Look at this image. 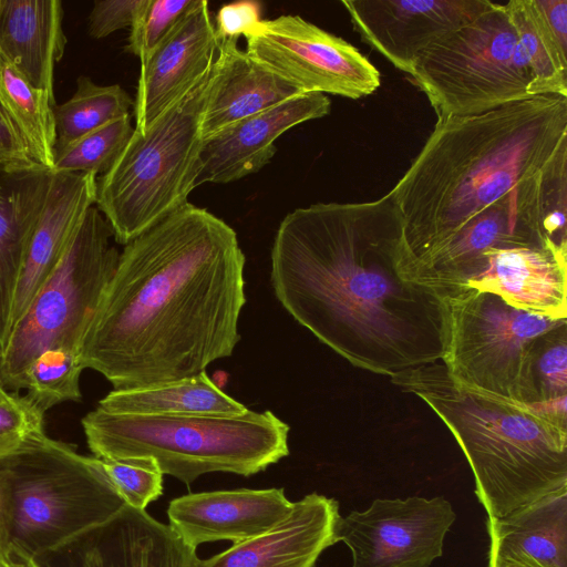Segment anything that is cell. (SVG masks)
I'll return each instance as SVG.
<instances>
[{
	"instance_id": "cell-14",
	"label": "cell",
	"mask_w": 567,
	"mask_h": 567,
	"mask_svg": "<svg viewBox=\"0 0 567 567\" xmlns=\"http://www.w3.org/2000/svg\"><path fill=\"white\" fill-rule=\"evenodd\" d=\"M196 549L145 511L115 516L41 557L42 567H194Z\"/></svg>"
},
{
	"instance_id": "cell-26",
	"label": "cell",
	"mask_w": 567,
	"mask_h": 567,
	"mask_svg": "<svg viewBox=\"0 0 567 567\" xmlns=\"http://www.w3.org/2000/svg\"><path fill=\"white\" fill-rule=\"evenodd\" d=\"M97 408L112 413L231 416L248 409L223 392L206 374L138 389L113 390Z\"/></svg>"
},
{
	"instance_id": "cell-21",
	"label": "cell",
	"mask_w": 567,
	"mask_h": 567,
	"mask_svg": "<svg viewBox=\"0 0 567 567\" xmlns=\"http://www.w3.org/2000/svg\"><path fill=\"white\" fill-rule=\"evenodd\" d=\"M53 173L33 162L0 164V355L29 239L44 208Z\"/></svg>"
},
{
	"instance_id": "cell-34",
	"label": "cell",
	"mask_w": 567,
	"mask_h": 567,
	"mask_svg": "<svg viewBox=\"0 0 567 567\" xmlns=\"http://www.w3.org/2000/svg\"><path fill=\"white\" fill-rule=\"evenodd\" d=\"M44 431V414L27 398L11 392L0 401V460Z\"/></svg>"
},
{
	"instance_id": "cell-7",
	"label": "cell",
	"mask_w": 567,
	"mask_h": 567,
	"mask_svg": "<svg viewBox=\"0 0 567 567\" xmlns=\"http://www.w3.org/2000/svg\"><path fill=\"white\" fill-rule=\"evenodd\" d=\"M12 492V545L39 559L115 516L125 501L101 460L40 432L0 460Z\"/></svg>"
},
{
	"instance_id": "cell-8",
	"label": "cell",
	"mask_w": 567,
	"mask_h": 567,
	"mask_svg": "<svg viewBox=\"0 0 567 567\" xmlns=\"http://www.w3.org/2000/svg\"><path fill=\"white\" fill-rule=\"evenodd\" d=\"M437 118L471 116L533 97L532 72L505 4L425 49L409 73Z\"/></svg>"
},
{
	"instance_id": "cell-18",
	"label": "cell",
	"mask_w": 567,
	"mask_h": 567,
	"mask_svg": "<svg viewBox=\"0 0 567 567\" xmlns=\"http://www.w3.org/2000/svg\"><path fill=\"white\" fill-rule=\"evenodd\" d=\"M340 517L336 499L306 495L268 532L210 558H197L194 567H315L321 553L336 544Z\"/></svg>"
},
{
	"instance_id": "cell-32",
	"label": "cell",
	"mask_w": 567,
	"mask_h": 567,
	"mask_svg": "<svg viewBox=\"0 0 567 567\" xmlns=\"http://www.w3.org/2000/svg\"><path fill=\"white\" fill-rule=\"evenodd\" d=\"M197 0H143L125 50L141 62L158 47Z\"/></svg>"
},
{
	"instance_id": "cell-12",
	"label": "cell",
	"mask_w": 567,
	"mask_h": 567,
	"mask_svg": "<svg viewBox=\"0 0 567 567\" xmlns=\"http://www.w3.org/2000/svg\"><path fill=\"white\" fill-rule=\"evenodd\" d=\"M455 518L442 496L377 498L365 511L339 518L336 543L349 547L352 567H430L442 556Z\"/></svg>"
},
{
	"instance_id": "cell-5",
	"label": "cell",
	"mask_w": 567,
	"mask_h": 567,
	"mask_svg": "<svg viewBox=\"0 0 567 567\" xmlns=\"http://www.w3.org/2000/svg\"><path fill=\"white\" fill-rule=\"evenodd\" d=\"M81 423L95 457H152L163 474L187 485L212 472L250 476L289 454V425L271 411L155 415L96 408Z\"/></svg>"
},
{
	"instance_id": "cell-40",
	"label": "cell",
	"mask_w": 567,
	"mask_h": 567,
	"mask_svg": "<svg viewBox=\"0 0 567 567\" xmlns=\"http://www.w3.org/2000/svg\"><path fill=\"white\" fill-rule=\"evenodd\" d=\"M10 391H8L4 385L2 384V382L0 381V401L4 400L6 398H8L10 395Z\"/></svg>"
},
{
	"instance_id": "cell-27",
	"label": "cell",
	"mask_w": 567,
	"mask_h": 567,
	"mask_svg": "<svg viewBox=\"0 0 567 567\" xmlns=\"http://www.w3.org/2000/svg\"><path fill=\"white\" fill-rule=\"evenodd\" d=\"M0 103L21 134L31 158L53 169L56 133L55 106L0 51Z\"/></svg>"
},
{
	"instance_id": "cell-15",
	"label": "cell",
	"mask_w": 567,
	"mask_h": 567,
	"mask_svg": "<svg viewBox=\"0 0 567 567\" xmlns=\"http://www.w3.org/2000/svg\"><path fill=\"white\" fill-rule=\"evenodd\" d=\"M219 47L209 4L197 0L158 47L141 62L134 130L145 131L210 70Z\"/></svg>"
},
{
	"instance_id": "cell-1",
	"label": "cell",
	"mask_w": 567,
	"mask_h": 567,
	"mask_svg": "<svg viewBox=\"0 0 567 567\" xmlns=\"http://www.w3.org/2000/svg\"><path fill=\"white\" fill-rule=\"evenodd\" d=\"M282 307L352 365L390 378L443 360L442 295L402 269V225L389 195L318 203L286 215L271 248Z\"/></svg>"
},
{
	"instance_id": "cell-25",
	"label": "cell",
	"mask_w": 567,
	"mask_h": 567,
	"mask_svg": "<svg viewBox=\"0 0 567 567\" xmlns=\"http://www.w3.org/2000/svg\"><path fill=\"white\" fill-rule=\"evenodd\" d=\"M529 65L533 96L567 97V0L505 3Z\"/></svg>"
},
{
	"instance_id": "cell-20",
	"label": "cell",
	"mask_w": 567,
	"mask_h": 567,
	"mask_svg": "<svg viewBox=\"0 0 567 567\" xmlns=\"http://www.w3.org/2000/svg\"><path fill=\"white\" fill-rule=\"evenodd\" d=\"M464 287L495 293L508 305L528 312L567 319V250L556 247L488 249L480 270Z\"/></svg>"
},
{
	"instance_id": "cell-28",
	"label": "cell",
	"mask_w": 567,
	"mask_h": 567,
	"mask_svg": "<svg viewBox=\"0 0 567 567\" xmlns=\"http://www.w3.org/2000/svg\"><path fill=\"white\" fill-rule=\"evenodd\" d=\"M134 101L118 84L99 85L89 76L76 80L74 94L53 107L55 147L65 146L82 136L128 115Z\"/></svg>"
},
{
	"instance_id": "cell-16",
	"label": "cell",
	"mask_w": 567,
	"mask_h": 567,
	"mask_svg": "<svg viewBox=\"0 0 567 567\" xmlns=\"http://www.w3.org/2000/svg\"><path fill=\"white\" fill-rule=\"evenodd\" d=\"M330 110L324 94L301 93L203 140L196 187L235 182L260 171L274 157L279 136Z\"/></svg>"
},
{
	"instance_id": "cell-23",
	"label": "cell",
	"mask_w": 567,
	"mask_h": 567,
	"mask_svg": "<svg viewBox=\"0 0 567 567\" xmlns=\"http://www.w3.org/2000/svg\"><path fill=\"white\" fill-rule=\"evenodd\" d=\"M488 567H567V489L487 518Z\"/></svg>"
},
{
	"instance_id": "cell-30",
	"label": "cell",
	"mask_w": 567,
	"mask_h": 567,
	"mask_svg": "<svg viewBox=\"0 0 567 567\" xmlns=\"http://www.w3.org/2000/svg\"><path fill=\"white\" fill-rule=\"evenodd\" d=\"M134 127L125 115L62 147L54 148L52 173H106L126 145Z\"/></svg>"
},
{
	"instance_id": "cell-37",
	"label": "cell",
	"mask_w": 567,
	"mask_h": 567,
	"mask_svg": "<svg viewBox=\"0 0 567 567\" xmlns=\"http://www.w3.org/2000/svg\"><path fill=\"white\" fill-rule=\"evenodd\" d=\"M33 162L21 134L0 103V164Z\"/></svg>"
},
{
	"instance_id": "cell-31",
	"label": "cell",
	"mask_w": 567,
	"mask_h": 567,
	"mask_svg": "<svg viewBox=\"0 0 567 567\" xmlns=\"http://www.w3.org/2000/svg\"><path fill=\"white\" fill-rule=\"evenodd\" d=\"M530 374L534 403L567 395V323L536 339Z\"/></svg>"
},
{
	"instance_id": "cell-9",
	"label": "cell",
	"mask_w": 567,
	"mask_h": 567,
	"mask_svg": "<svg viewBox=\"0 0 567 567\" xmlns=\"http://www.w3.org/2000/svg\"><path fill=\"white\" fill-rule=\"evenodd\" d=\"M112 237L107 220L91 206L0 355V381L8 391L23 390L24 373L40 352L64 347L79 353L118 262L121 252L111 244Z\"/></svg>"
},
{
	"instance_id": "cell-6",
	"label": "cell",
	"mask_w": 567,
	"mask_h": 567,
	"mask_svg": "<svg viewBox=\"0 0 567 567\" xmlns=\"http://www.w3.org/2000/svg\"><path fill=\"white\" fill-rule=\"evenodd\" d=\"M207 74L145 131L134 130L112 167L96 181V208L114 239L128 244L188 204L203 145Z\"/></svg>"
},
{
	"instance_id": "cell-39",
	"label": "cell",
	"mask_w": 567,
	"mask_h": 567,
	"mask_svg": "<svg viewBox=\"0 0 567 567\" xmlns=\"http://www.w3.org/2000/svg\"><path fill=\"white\" fill-rule=\"evenodd\" d=\"M0 567H42L34 557L11 545L0 557Z\"/></svg>"
},
{
	"instance_id": "cell-35",
	"label": "cell",
	"mask_w": 567,
	"mask_h": 567,
	"mask_svg": "<svg viewBox=\"0 0 567 567\" xmlns=\"http://www.w3.org/2000/svg\"><path fill=\"white\" fill-rule=\"evenodd\" d=\"M143 0H96L89 14V35L102 39L131 28Z\"/></svg>"
},
{
	"instance_id": "cell-24",
	"label": "cell",
	"mask_w": 567,
	"mask_h": 567,
	"mask_svg": "<svg viewBox=\"0 0 567 567\" xmlns=\"http://www.w3.org/2000/svg\"><path fill=\"white\" fill-rule=\"evenodd\" d=\"M59 0H0V51L54 105V68L66 45Z\"/></svg>"
},
{
	"instance_id": "cell-33",
	"label": "cell",
	"mask_w": 567,
	"mask_h": 567,
	"mask_svg": "<svg viewBox=\"0 0 567 567\" xmlns=\"http://www.w3.org/2000/svg\"><path fill=\"white\" fill-rule=\"evenodd\" d=\"M101 460L102 466L125 503L145 511L163 493V473L152 457Z\"/></svg>"
},
{
	"instance_id": "cell-41",
	"label": "cell",
	"mask_w": 567,
	"mask_h": 567,
	"mask_svg": "<svg viewBox=\"0 0 567 567\" xmlns=\"http://www.w3.org/2000/svg\"><path fill=\"white\" fill-rule=\"evenodd\" d=\"M499 567H522V566H516V565H505V566H499Z\"/></svg>"
},
{
	"instance_id": "cell-3",
	"label": "cell",
	"mask_w": 567,
	"mask_h": 567,
	"mask_svg": "<svg viewBox=\"0 0 567 567\" xmlns=\"http://www.w3.org/2000/svg\"><path fill=\"white\" fill-rule=\"evenodd\" d=\"M389 195L402 225L404 275L493 210L567 249V97L539 95L437 118Z\"/></svg>"
},
{
	"instance_id": "cell-36",
	"label": "cell",
	"mask_w": 567,
	"mask_h": 567,
	"mask_svg": "<svg viewBox=\"0 0 567 567\" xmlns=\"http://www.w3.org/2000/svg\"><path fill=\"white\" fill-rule=\"evenodd\" d=\"M261 3L258 1H238L224 4L216 16L217 38L238 39L252 30L261 21Z\"/></svg>"
},
{
	"instance_id": "cell-22",
	"label": "cell",
	"mask_w": 567,
	"mask_h": 567,
	"mask_svg": "<svg viewBox=\"0 0 567 567\" xmlns=\"http://www.w3.org/2000/svg\"><path fill=\"white\" fill-rule=\"evenodd\" d=\"M237 42L238 39L219 41L203 113V140L301 94L240 50Z\"/></svg>"
},
{
	"instance_id": "cell-10",
	"label": "cell",
	"mask_w": 567,
	"mask_h": 567,
	"mask_svg": "<svg viewBox=\"0 0 567 567\" xmlns=\"http://www.w3.org/2000/svg\"><path fill=\"white\" fill-rule=\"evenodd\" d=\"M442 298L449 323L442 363L451 379L472 389L534 403V343L567 319L528 312L495 293L471 287L445 292Z\"/></svg>"
},
{
	"instance_id": "cell-11",
	"label": "cell",
	"mask_w": 567,
	"mask_h": 567,
	"mask_svg": "<svg viewBox=\"0 0 567 567\" xmlns=\"http://www.w3.org/2000/svg\"><path fill=\"white\" fill-rule=\"evenodd\" d=\"M244 37L255 61L301 93L357 100L381 84L378 69L354 45L300 16L262 19Z\"/></svg>"
},
{
	"instance_id": "cell-29",
	"label": "cell",
	"mask_w": 567,
	"mask_h": 567,
	"mask_svg": "<svg viewBox=\"0 0 567 567\" xmlns=\"http://www.w3.org/2000/svg\"><path fill=\"white\" fill-rule=\"evenodd\" d=\"M79 353L64 347L40 352L28 367L23 390L43 414L65 401H80V377L83 371Z\"/></svg>"
},
{
	"instance_id": "cell-19",
	"label": "cell",
	"mask_w": 567,
	"mask_h": 567,
	"mask_svg": "<svg viewBox=\"0 0 567 567\" xmlns=\"http://www.w3.org/2000/svg\"><path fill=\"white\" fill-rule=\"evenodd\" d=\"M97 177L92 173H53L41 216L29 239L11 310V332L49 278L95 204Z\"/></svg>"
},
{
	"instance_id": "cell-17",
	"label": "cell",
	"mask_w": 567,
	"mask_h": 567,
	"mask_svg": "<svg viewBox=\"0 0 567 567\" xmlns=\"http://www.w3.org/2000/svg\"><path fill=\"white\" fill-rule=\"evenodd\" d=\"M293 507L284 488L190 493L167 508L169 527L193 548L208 542L241 543L261 535Z\"/></svg>"
},
{
	"instance_id": "cell-4",
	"label": "cell",
	"mask_w": 567,
	"mask_h": 567,
	"mask_svg": "<svg viewBox=\"0 0 567 567\" xmlns=\"http://www.w3.org/2000/svg\"><path fill=\"white\" fill-rule=\"evenodd\" d=\"M390 379L447 425L472 468L487 518L567 489V421L456 383L439 361Z\"/></svg>"
},
{
	"instance_id": "cell-2",
	"label": "cell",
	"mask_w": 567,
	"mask_h": 567,
	"mask_svg": "<svg viewBox=\"0 0 567 567\" xmlns=\"http://www.w3.org/2000/svg\"><path fill=\"white\" fill-rule=\"evenodd\" d=\"M236 231L186 204L125 245L79 349L113 390L168 383L230 357L246 303Z\"/></svg>"
},
{
	"instance_id": "cell-13",
	"label": "cell",
	"mask_w": 567,
	"mask_h": 567,
	"mask_svg": "<svg viewBox=\"0 0 567 567\" xmlns=\"http://www.w3.org/2000/svg\"><path fill=\"white\" fill-rule=\"evenodd\" d=\"M355 32L402 72L429 47L475 20L489 0H346Z\"/></svg>"
},
{
	"instance_id": "cell-38",
	"label": "cell",
	"mask_w": 567,
	"mask_h": 567,
	"mask_svg": "<svg viewBox=\"0 0 567 567\" xmlns=\"http://www.w3.org/2000/svg\"><path fill=\"white\" fill-rule=\"evenodd\" d=\"M13 498L8 475L0 463V557L12 545Z\"/></svg>"
}]
</instances>
